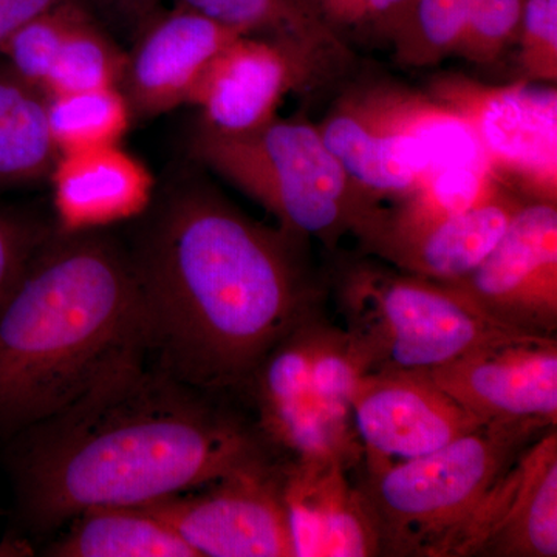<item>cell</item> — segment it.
Wrapping results in <instances>:
<instances>
[{"mask_svg":"<svg viewBox=\"0 0 557 557\" xmlns=\"http://www.w3.org/2000/svg\"><path fill=\"white\" fill-rule=\"evenodd\" d=\"M49 177L62 234L104 231L152 203V174L119 145L61 153Z\"/></svg>","mask_w":557,"mask_h":557,"instance_id":"cell-19","label":"cell"},{"mask_svg":"<svg viewBox=\"0 0 557 557\" xmlns=\"http://www.w3.org/2000/svg\"><path fill=\"white\" fill-rule=\"evenodd\" d=\"M520 79L557 83V0H523L518 36Z\"/></svg>","mask_w":557,"mask_h":557,"instance_id":"cell-30","label":"cell"},{"mask_svg":"<svg viewBox=\"0 0 557 557\" xmlns=\"http://www.w3.org/2000/svg\"><path fill=\"white\" fill-rule=\"evenodd\" d=\"M223 27L278 44L300 58L325 84L343 78L354 51L298 0H174Z\"/></svg>","mask_w":557,"mask_h":557,"instance_id":"cell-20","label":"cell"},{"mask_svg":"<svg viewBox=\"0 0 557 557\" xmlns=\"http://www.w3.org/2000/svg\"><path fill=\"white\" fill-rule=\"evenodd\" d=\"M62 0H0V49L14 32Z\"/></svg>","mask_w":557,"mask_h":557,"instance_id":"cell-32","label":"cell"},{"mask_svg":"<svg viewBox=\"0 0 557 557\" xmlns=\"http://www.w3.org/2000/svg\"><path fill=\"white\" fill-rule=\"evenodd\" d=\"M424 94L468 127L491 177L522 200L557 205L556 86L442 73Z\"/></svg>","mask_w":557,"mask_h":557,"instance_id":"cell-8","label":"cell"},{"mask_svg":"<svg viewBox=\"0 0 557 557\" xmlns=\"http://www.w3.org/2000/svg\"><path fill=\"white\" fill-rule=\"evenodd\" d=\"M557 556V428L534 438L446 542L442 557Z\"/></svg>","mask_w":557,"mask_h":557,"instance_id":"cell-12","label":"cell"},{"mask_svg":"<svg viewBox=\"0 0 557 557\" xmlns=\"http://www.w3.org/2000/svg\"><path fill=\"white\" fill-rule=\"evenodd\" d=\"M11 472L33 533L95 507H145L276 460L234 399L149 361L14 435Z\"/></svg>","mask_w":557,"mask_h":557,"instance_id":"cell-2","label":"cell"},{"mask_svg":"<svg viewBox=\"0 0 557 557\" xmlns=\"http://www.w3.org/2000/svg\"><path fill=\"white\" fill-rule=\"evenodd\" d=\"M78 5L79 0H62L22 25L0 49V58L42 94Z\"/></svg>","mask_w":557,"mask_h":557,"instance_id":"cell-27","label":"cell"},{"mask_svg":"<svg viewBox=\"0 0 557 557\" xmlns=\"http://www.w3.org/2000/svg\"><path fill=\"white\" fill-rule=\"evenodd\" d=\"M324 309L289 330L249 376L239 403L260 438L282 461L338 460L351 471L364 446L319 408L311 386V355Z\"/></svg>","mask_w":557,"mask_h":557,"instance_id":"cell-10","label":"cell"},{"mask_svg":"<svg viewBox=\"0 0 557 557\" xmlns=\"http://www.w3.org/2000/svg\"><path fill=\"white\" fill-rule=\"evenodd\" d=\"M449 285L498 327L556 336L557 205L525 201L478 269Z\"/></svg>","mask_w":557,"mask_h":557,"instance_id":"cell-11","label":"cell"},{"mask_svg":"<svg viewBox=\"0 0 557 557\" xmlns=\"http://www.w3.org/2000/svg\"><path fill=\"white\" fill-rule=\"evenodd\" d=\"M351 418L364 457L413 458L486 426L458 405L429 370H375L359 376Z\"/></svg>","mask_w":557,"mask_h":557,"instance_id":"cell-14","label":"cell"},{"mask_svg":"<svg viewBox=\"0 0 557 557\" xmlns=\"http://www.w3.org/2000/svg\"><path fill=\"white\" fill-rule=\"evenodd\" d=\"M33 549L30 545L21 541H3L0 542V557H21L32 556Z\"/></svg>","mask_w":557,"mask_h":557,"instance_id":"cell-34","label":"cell"},{"mask_svg":"<svg viewBox=\"0 0 557 557\" xmlns=\"http://www.w3.org/2000/svg\"><path fill=\"white\" fill-rule=\"evenodd\" d=\"M300 5L304 7L307 11H310L313 16H317V9L319 7V3L322 2V0H298ZM318 17V16H317Z\"/></svg>","mask_w":557,"mask_h":557,"instance_id":"cell-35","label":"cell"},{"mask_svg":"<svg viewBox=\"0 0 557 557\" xmlns=\"http://www.w3.org/2000/svg\"><path fill=\"white\" fill-rule=\"evenodd\" d=\"M317 126L375 207L406 199L442 168L485 166L478 143L456 115L424 91L392 81L350 84Z\"/></svg>","mask_w":557,"mask_h":557,"instance_id":"cell-7","label":"cell"},{"mask_svg":"<svg viewBox=\"0 0 557 557\" xmlns=\"http://www.w3.org/2000/svg\"><path fill=\"white\" fill-rule=\"evenodd\" d=\"M362 373L366 370L351 347L346 330L322 314L311 355V386L325 417L347 434L357 437L351 418V398Z\"/></svg>","mask_w":557,"mask_h":557,"instance_id":"cell-26","label":"cell"},{"mask_svg":"<svg viewBox=\"0 0 557 557\" xmlns=\"http://www.w3.org/2000/svg\"><path fill=\"white\" fill-rule=\"evenodd\" d=\"M44 555L54 557H199L145 507H95L60 530Z\"/></svg>","mask_w":557,"mask_h":557,"instance_id":"cell-21","label":"cell"},{"mask_svg":"<svg viewBox=\"0 0 557 557\" xmlns=\"http://www.w3.org/2000/svg\"><path fill=\"white\" fill-rule=\"evenodd\" d=\"M416 0H322L318 20L348 46V39L391 42Z\"/></svg>","mask_w":557,"mask_h":557,"instance_id":"cell-29","label":"cell"},{"mask_svg":"<svg viewBox=\"0 0 557 557\" xmlns=\"http://www.w3.org/2000/svg\"><path fill=\"white\" fill-rule=\"evenodd\" d=\"M281 465L295 557L380 556L375 530L341 461Z\"/></svg>","mask_w":557,"mask_h":557,"instance_id":"cell-18","label":"cell"},{"mask_svg":"<svg viewBox=\"0 0 557 557\" xmlns=\"http://www.w3.org/2000/svg\"><path fill=\"white\" fill-rule=\"evenodd\" d=\"M148 361L129 249L53 230L0 299V435L69 408Z\"/></svg>","mask_w":557,"mask_h":557,"instance_id":"cell-3","label":"cell"},{"mask_svg":"<svg viewBox=\"0 0 557 557\" xmlns=\"http://www.w3.org/2000/svg\"><path fill=\"white\" fill-rule=\"evenodd\" d=\"M486 424L424 456L395 463L362 457L351 469L380 556L442 557L446 542L498 475L544 434Z\"/></svg>","mask_w":557,"mask_h":557,"instance_id":"cell-6","label":"cell"},{"mask_svg":"<svg viewBox=\"0 0 557 557\" xmlns=\"http://www.w3.org/2000/svg\"><path fill=\"white\" fill-rule=\"evenodd\" d=\"M145 508L199 557H295L277 460L237 469Z\"/></svg>","mask_w":557,"mask_h":557,"instance_id":"cell-9","label":"cell"},{"mask_svg":"<svg viewBox=\"0 0 557 557\" xmlns=\"http://www.w3.org/2000/svg\"><path fill=\"white\" fill-rule=\"evenodd\" d=\"M471 0H416L392 36L395 61L403 67H434L457 57L467 33Z\"/></svg>","mask_w":557,"mask_h":557,"instance_id":"cell-25","label":"cell"},{"mask_svg":"<svg viewBox=\"0 0 557 557\" xmlns=\"http://www.w3.org/2000/svg\"><path fill=\"white\" fill-rule=\"evenodd\" d=\"M523 203L496 182L474 207L450 218L413 226H370L357 237L359 255L449 284L478 269Z\"/></svg>","mask_w":557,"mask_h":557,"instance_id":"cell-16","label":"cell"},{"mask_svg":"<svg viewBox=\"0 0 557 557\" xmlns=\"http://www.w3.org/2000/svg\"><path fill=\"white\" fill-rule=\"evenodd\" d=\"M322 84L307 62L278 44L239 36L209 62L188 104L199 108L205 129L242 135L277 119L289 91Z\"/></svg>","mask_w":557,"mask_h":557,"instance_id":"cell-15","label":"cell"},{"mask_svg":"<svg viewBox=\"0 0 557 557\" xmlns=\"http://www.w3.org/2000/svg\"><path fill=\"white\" fill-rule=\"evenodd\" d=\"M239 36L193 10H161L126 53L120 90L132 116L156 119L188 104L209 62Z\"/></svg>","mask_w":557,"mask_h":557,"instance_id":"cell-17","label":"cell"},{"mask_svg":"<svg viewBox=\"0 0 557 557\" xmlns=\"http://www.w3.org/2000/svg\"><path fill=\"white\" fill-rule=\"evenodd\" d=\"M46 98L47 123L60 156L119 145L134 120L120 87Z\"/></svg>","mask_w":557,"mask_h":557,"instance_id":"cell-23","label":"cell"},{"mask_svg":"<svg viewBox=\"0 0 557 557\" xmlns=\"http://www.w3.org/2000/svg\"><path fill=\"white\" fill-rule=\"evenodd\" d=\"M110 13L132 30L139 32L161 11L160 0H102Z\"/></svg>","mask_w":557,"mask_h":557,"instance_id":"cell-33","label":"cell"},{"mask_svg":"<svg viewBox=\"0 0 557 557\" xmlns=\"http://www.w3.org/2000/svg\"><path fill=\"white\" fill-rule=\"evenodd\" d=\"M189 152L201 166L225 178L262 205L281 228L302 239L338 248L381 207L370 203L327 148L317 124L306 119H274L242 135L197 126Z\"/></svg>","mask_w":557,"mask_h":557,"instance_id":"cell-5","label":"cell"},{"mask_svg":"<svg viewBox=\"0 0 557 557\" xmlns=\"http://www.w3.org/2000/svg\"><path fill=\"white\" fill-rule=\"evenodd\" d=\"M330 282L366 372L432 370L478 348L530 336L498 327L449 284L372 256L339 259Z\"/></svg>","mask_w":557,"mask_h":557,"instance_id":"cell-4","label":"cell"},{"mask_svg":"<svg viewBox=\"0 0 557 557\" xmlns=\"http://www.w3.org/2000/svg\"><path fill=\"white\" fill-rule=\"evenodd\" d=\"M58 157L46 95L0 58V185L49 177Z\"/></svg>","mask_w":557,"mask_h":557,"instance_id":"cell-22","label":"cell"},{"mask_svg":"<svg viewBox=\"0 0 557 557\" xmlns=\"http://www.w3.org/2000/svg\"><path fill=\"white\" fill-rule=\"evenodd\" d=\"M306 240L256 222L208 183L172 190L129 251L150 364L239 403L274 344L324 309Z\"/></svg>","mask_w":557,"mask_h":557,"instance_id":"cell-1","label":"cell"},{"mask_svg":"<svg viewBox=\"0 0 557 557\" xmlns=\"http://www.w3.org/2000/svg\"><path fill=\"white\" fill-rule=\"evenodd\" d=\"M458 405L486 424L557 426V338L522 336L429 370Z\"/></svg>","mask_w":557,"mask_h":557,"instance_id":"cell-13","label":"cell"},{"mask_svg":"<svg viewBox=\"0 0 557 557\" xmlns=\"http://www.w3.org/2000/svg\"><path fill=\"white\" fill-rule=\"evenodd\" d=\"M51 231L30 215L0 211V299Z\"/></svg>","mask_w":557,"mask_h":557,"instance_id":"cell-31","label":"cell"},{"mask_svg":"<svg viewBox=\"0 0 557 557\" xmlns=\"http://www.w3.org/2000/svg\"><path fill=\"white\" fill-rule=\"evenodd\" d=\"M126 53L109 38L89 11L79 2L62 40L60 53L44 95L72 94V91L120 87Z\"/></svg>","mask_w":557,"mask_h":557,"instance_id":"cell-24","label":"cell"},{"mask_svg":"<svg viewBox=\"0 0 557 557\" xmlns=\"http://www.w3.org/2000/svg\"><path fill=\"white\" fill-rule=\"evenodd\" d=\"M523 0H471L467 33L457 57L490 67L515 49Z\"/></svg>","mask_w":557,"mask_h":557,"instance_id":"cell-28","label":"cell"}]
</instances>
